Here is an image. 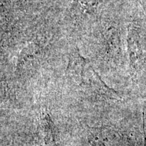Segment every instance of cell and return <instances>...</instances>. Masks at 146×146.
<instances>
[{
  "mask_svg": "<svg viewBox=\"0 0 146 146\" xmlns=\"http://www.w3.org/2000/svg\"><path fill=\"white\" fill-rule=\"evenodd\" d=\"M87 60L80 54L77 48L70 52L68 58V63L66 70L74 75H83Z\"/></svg>",
  "mask_w": 146,
  "mask_h": 146,
  "instance_id": "6da1fadb",
  "label": "cell"
},
{
  "mask_svg": "<svg viewBox=\"0 0 146 146\" xmlns=\"http://www.w3.org/2000/svg\"><path fill=\"white\" fill-rule=\"evenodd\" d=\"M80 12L82 14L90 15L96 12L98 5V0H78Z\"/></svg>",
  "mask_w": 146,
  "mask_h": 146,
  "instance_id": "7a4b0ae2",
  "label": "cell"
}]
</instances>
